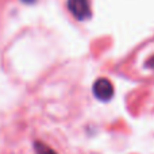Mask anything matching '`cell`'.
Returning <instances> with one entry per match:
<instances>
[{
	"label": "cell",
	"instance_id": "2",
	"mask_svg": "<svg viewBox=\"0 0 154 154\" xmlns=\"http://www.w3.org/2000/svg\"><path fill=\"white\" fill-rule=\"evenodd\" d=\"M93 93L99 100H109L114 95V88L112 84L107 79H99L93 84Z\"/></svg>",
	"mask_w": 154,
	"mask_h": 154
},
{
	"label": "cell",
	"instance_id": "5",
	"mask_svg": "<svg viewBox=\"0 0 154 154\" xmlns=\"http://www.w3.org/2000/svg\"><path fill=\"white\" fill-rule=\"evenodd\" d=\"M20 2L26 3V4H32V3H35V0H20Z\"/></svg>",
	"mask_w": 154,
	"mask_h": 154
},
{
	"label": "cell",
	"instance_id": "1",
	"mask_svg": "<svg viewBox=\"0 0 154 154\" xmlns=\"http://www.w3.org/2000/svg\"><path fill=\"white\" fill-rule=\"evenodd\" d=\"M68 10L77 20H85L91 16L89 0H68Z\"/></svg>",
	"mask_w": 154,
	"mask_h": 154
},
{
	"label": "cell",
	"instance_id": "4",
	"mask_svg": "<svg viewBox=\"0 0 154 154\" xmlns=\"http://www.w3.org/2000/svg\"><path fill=\"white\" fill-rule=\"evenodd\" d=\"M34 150H35V154H57L50 146H48L46 143L39 141H37L34 143Z\"/></svg>",
	"mask_w": 154,
	"mask_h": 154
},
{
	"label": "cell",
	"instance_id": "3",
	"mask_svg": "<svg viewBox=\"0 0 154 154\" xmlns=\"http://www.w3.org/2000/svg\"><path fill=\"white\" fill-rule=\"evenodd\" d=\"M141 68L143 69L145 73L154 76V50L150 51L149 56H147L146 58L142 61V66Z\"/></svg>",
	"mask_w": 154,
	"mask_h": 154
}]
</instances>
